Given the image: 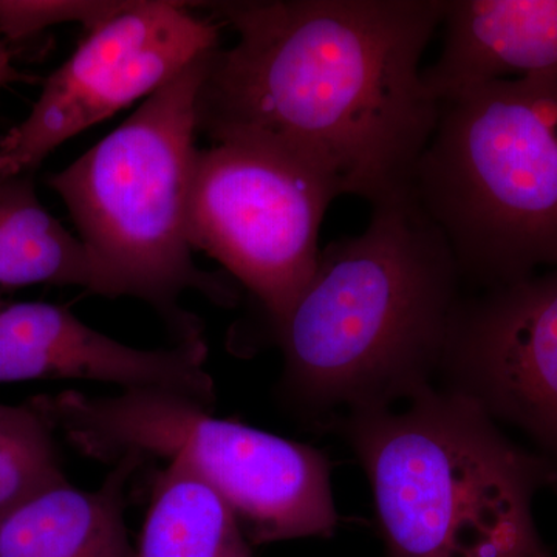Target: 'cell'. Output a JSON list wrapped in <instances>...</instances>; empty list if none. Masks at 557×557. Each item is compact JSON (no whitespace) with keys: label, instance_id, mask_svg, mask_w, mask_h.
<instances>
[{"label":"cell","instance_id":"11","mask_svg":"<svg viewBox=\"0 0 557 557\" xmlns=\"http://www.w3.org/2000/svg\"><path fill=\"white\" fill-rule=\"evenodd\" d=\"M442 27L423 70L438 101L491 81L557 78V0H446Z\"/></svg>","mask_w":557,"mask_h":557},{"label":"cell","instance_id":"8","mask_svg":"<svg viewBox=\"0 0 557 557\" xmlns=\"http://www.w3.org/2000/svg\"><path fill=\"white\" fill-rule=\"evenodd\" d=\"M189 3L132 2L89 32L44 84L27 119L0 139V178L35 174L61 145L170 83L219 49V27Z\"/></svg>","mask_w":557,"mask_h":557},{"label":"cell","instance_id":"5","mask_svg":"<svg viewBox=\"0 0 557 557\" xmlns=\"http://www.w3.org/2000/svg\"><path fill=\"white\" fill-rule=\"evenodd\" d=\"M412 193L475 292L557 270V78L440 101Z\"/></svg>","mask_w":557,"mask_h":557},{"label":"cell","instance_id":"4","mask_svg":"<svg viewBox=\"0 0 557 557\" xmlns=\"http://www.w3.org/2000/svg\"><path fill=\"white\" fill-rule=\"evenodd\" d=\"M209 53L153 91L64 171L47 177L94 262V295L148 304L175 346H207L200 319L180 306L183 293L193 289L220 307L237 300L223 274L196 265L189 244L197 94Z\"/></svg>","mask_w":557,"mask_h":557},{"label":"cell","instance_id":"10","mask_svg":"<svg viewBox=\"0 0 557 557\" xmlns=\"http://www.w3.org/2000/svg\"><path fill=\"white\" fill-rule=\"evenodd\" d=\"M207 346L135 348L102 335L65 307L0 296V384L83 380L168 388L214 409Z\"/></svg>","mask_w":557,"mask_h":557},{"label":"cell","instance_id":"16","mask_svg":"<svg viewBox=\"0 0 557 557\" xmlns=\"http://www.w3.org/2000/svg\"><path fill=\"white\" fill-rule=\"evenodd\" d=\"M132 2H28L0 0V33L11 40L32 38L65 22H79L90 30L129 9Z\"/></svg>","mask_w":557,"mask_h":557},{"label":"cell","instance_id":"13","mask_svg":"<svg viewBox=\"0 0 557 557\" xmlns=\"http://www.w3.org/2000/svg\"><path fill=\"white\" fill-rule=\"evenodd\" d=\"M135 557H255L239 519L182 458L153 480Z\"/></svg>","mask_w":557,"mask_h":557},{"label":"cell","instance_id":"9","mask_svg":"<svg viewBox=\"0 0 557 557\" xmlns=\"http://www.w3.org/2000/svg\"><path fill=\"white\" fill-rule=\"evenodd\" d=\"M437 380L557 465V270L465 293Z\"/></svg>","mask_w":557,"mask_h":557},{"label":"cell","instance_id":"3","mask_svg":"<svg viewBox=\"0 0 557 557\" xmlns=\"http://www.w3.org/2000/svg\"><path fill=\"white\" fill-rule=\"evenodd\" d=\"M391 557H552L534 498L557 465L511 442L471 401L431 386L398 409L341 413Z\"/></svg>","mask_w":557,"mask_h":557},{"label":"cell","instance_id":"2","mask_svg":"<svg viewBox=\"0 0 557 557\" xmlns=\"http://www.w3.org/2000/svg\"><path fill=\"white\" fill-rule=\"evenodd\" d=\"M463 285L448 240L412 190L375 205L361 234L321 249L273 330L284 358L277 397L325 426L434 386Z\"/></svg>","mask_w":557,"mask_h":557},{"label":"cell","instance_id":"15","mask_svg":"<svg viewBox=\"0 0 557 557\" xmlns=\"http://www.w3.org/2000/svg\"><path fill=\"white\" fill-rule=\"evenodd\" d=\"M65 479L53 429L38 410L0 403V512Z\"/></svg>","mask_w":557,"mask_h":557},{"label":"cell","instance_id":"14","mask_svg":"<svg viewBox=\"0 0 557 557\" xmlns=\"http://www.w3.org/2000/svg\"><path fill=\"white\" fill-rule=\"evenodd\" d=\"M83 287L94 293L89 252L40 203L35 174L0 178V287Z\"/></svg>","mask_w":557,"mask_h":557},{"label":"cell","instance_id":"17","mask_svg":"<svg viewBox=\"0 0 557 557\" xmlns=\"http://www.w3.org/2000/svg\"><path fill=\"white\" fill-rule=\"evenodd\" d=\"M22 76L14 69L13 60H11L10 50L5 44L0 40V90L5 89L11 83H16Z\"/></svg>","mask_w":557,"mask_h":557},{"label":"cell","instance_id":"7","mask_svg":"<svg viewBox=\"0 0 557 557\" xmlns=\"http://www.w3.org/2000/svg\"><path fill=\"white\" fill-rule=\"evenodd\" d=\"M338 183L260 146L199 149L190 186L193 249L218 260L276 329L302 295L319 252V230Z\"/></svg>","mask_w":557,"mask_h":557},{"label":"cell","instance_id":"6","mask_svg":"<svg viewBox=\"0 0 557 557\" xmlns=\"http://www.w3.org/2000/svg\"><path fill=\"white\" fill-rule=\"evenodd\" d=\"M54 434L81 456L115 465L126 456L182 458L233 508L255 545L330 537L338 511L327 457L168 388H126L110 397L78 391L36 395Z\"/></svg>","mask_w":557,"mask_h":557},{"label":"cell","instance_id":"1","mask_svg":"<svg viewBox=\"0 0 557 557\" xmlns=\"http://www.w3.org/2000/svg\"><path fill=\"white\" fill-rule=\"evenodd\" d=\"M237 33L209 53L197 131L276 150L372 207L412 190L438 120L423 78L446 0L208 3Z\"/></svg>","mask_w":557,"mask_h":557},{"label":"cell","instance_id":"12","mask_svg":"<svg viewBox=\"0 0 557 557\" xmlns=\"http://www.w3.org/2000/svg\"><path fill=\"white\" fill-rule=\"evenodd\" d=\"M145 463L123 457L98 490L65 479L0 512V557H135L124 511L131 479Z\"/></svg>","mask_w":557,"mask_h":557}]
</instances>
